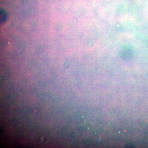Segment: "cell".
<instances>
[{"mask_svg": "<svg viewBox=\"0 0 148 148\" xmlns=\"http://www.w3.org/2000/svg\"><path fill=\"white\" fill-rule=\"evenodd\" d=\"M120 55L121 58L123 61H131L134 56V52L132 47L129 45L125 46L121 50Z\"/></svg>", "mask_w": 148, "mask_h": 148, "instance_id": "6da1fadb", "label": "cell"}, {"mask_svg": "<svg viewBox=\"0 0 148 148\" xmlns=\"http://www.w3.org/2000/svg\"><path fill=\"white\" fill-rule=\"evenodd\" d=\"M0 11V21L1 22H3L6 20L7 18V15L4 10H1Z\"/></svg>", "mask_w": 148, "mask_h": 148, "instance_id": "7a4b0ae2", "label": "cell"}]
</instances>
